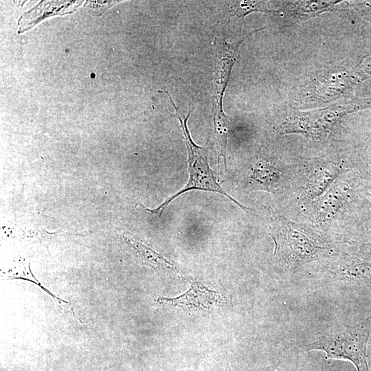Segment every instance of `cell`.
<instances>
[{
	"instance_id": "3",
	"label": "cell",
	"mask_w": 371,
	"mask_h": 371,
	"mask_svg": "<svg viewBox=\"0 0 371 371\" xmlns=\"http://www.w3.org/2000/svg\"><path fill=\"white\" fill-rule=\"evenodd\" d=\"M282 225L276 237V251L291 267L295 268L312 261L324 251V243L317 236L302 225L282 218Z\"/></svg>"
},
{
	"instance_id": "14",
	"label": "cell",
	"mask_w": 371,
	"mask_h": 371,
	"mask_svg": "<svg viewBox=\"0 0 371 371\" xmlns=\"http://www.w3.org/2000/svg\"><path fill=\"white\" fill-rule=\"evenodd\" d=\"M370 246H371V242H370Z\"/></svg>"
},
{
	"instance_id": "12",
	"label": "cell",
	"mask_w": 371,
	"mask_h": 371,
	"mask_svg": "<svg viewBox=\"0 0 371 371\" xmlns=\"http://www.w3.org/2000/svg\"><path fill=\"white\" fill-rule=\"evenodd\" d=\"M253 1H239L235 3L230 10L232 16H245L254 11H265L259 7V3Z\"/></svg>"
},
{
	"instance_id": "2",
	"label": "cell",
	"mask_w": 371,
	"mask_h": 371,
	"mask_svg": "<svg viewBox=\"0 0 371 371\" xmlns=\"http://www.w3.org/2000/svg\"><path fill=\"white\" fill-rule=\"evenodd\" d=\"M172 105L176 110L175 114H172L168 112L172 117H177L181 123V127L185 137V142L187 146L188 155V169L190 177L185 187L179 192H177L171 197L166 199L157 208L150 210L146 207L142 209L150 212L153 214L161 216L164 210L174 199L181 195L182 194L193 190H205L223 194L229 199L232 202L236 204L243 210H247L246 207L240 204L236 199L230 196L217 182L216 177L212 169L210 167L205 150L194 144L190 135L189 130L187 126V121L191 114L192 110L189 109L188 115L186 116L181 113L179 109L175 106L173 100L170 101Z\"/></svg>"
},
{
	"instance_id": "8",
	"label": "cell",
	"mask_w": 371,
	"mask_h": 371,
	"mask_svg": "<svg viewBox=\"0 0 371 371\" xmlns=\"http://www.w3.org/2000/svg\"><path fill=\"white\" fill-rule=\"evenodd\" d=\"M337 273L351 282L371 286V255L349 259L339 267Z\"/></svg>"
},
{
	"instance_id": "5",
	"label": "cell",
	"mask_w": 371,
	"mask_h": 371,
	"mask_svg": "<svg viewBox=\"0 0 371 371\" xmlns=\"http://www.w3.org/2000/svg\"><path fill=\"white\" fill-rule=\"evenodd\" d=\"M352 108H330L314 113L295 115L284 124V133H302L313 139L324 137L335 126L339 119L352 111Z\"/></svg>"
},
{
	"instance_id": "6",
	"label": "cell",
	"mask_w": 371,
	"mask_h": 371,
	"mask_svg": "<svg viewBox=\"0 0 371 371\" xmlns=\"http://www.w3.org/2000/svg\"><path fill=\"white\" fill-rule=\"evenodd\" d=\"M341 168L334 164H321L310 171L305 181L303 196L307 200H313L322 196L333 185Z\"/></svg>"
},
{
	"instance_id": "9",
	"label": "cell",
	"mask_w": 371,
	"mask_h": 371,
	"mask_svg": "<svg viewBox=\"0 0 371 371\" xmlns=\"http://www.w3.org/2000/svg\"><path fill=\"white\" fill-rule=\"evenodd\" d=\"M215 298L214 292L195 282L183 295L175 298H161V300L173 305L206 307L208 304H211Z\"/></svg>"
},
{
	"instance_id": "1",
	"label": "cell",
	"mask_w": 371,
	"mask_h": 371,
	"mask_svg": "<svg viewBox=\"0 0 371 371\" xmlns=\"http://www.w3.org/2000/svg\"><path fill=\"white\" fill-rule=\"evenodd\" d=\"M371 333L370 324H335L325 330L306 350H322L327 359L346 360L353 363L357 371H370L367 346Z\"/></svg>"
},
{
	"instance_id": "13",
	"label": "cell",
	"mask_w": 371,
	"mask_h": 371,
	"mask_svg": "<svg viewBox=\"0 0 371 371\" xmlns=\"http://www.w3.org/2000/svg\"><path fill=\"white\" fill-rule=\"evenodd\" d=\"M227 371H232V370H230V369L229 368V369H227Z\"/></svg>"
},
{
	"instance_id": "7",
	"label": "cell",
	"mask_w": 371,
	"mask_h": 371,
	"mask_svg": "<svg viewBox=\"0 0 371 371\" xmlns=\"http://www.w3.org/2000/svg\"><path fill=\"white\" fill-rule=\"evenodd\" d=\"M353 190L349 183L339 182L332 186L318 202L319 215L329 218L335 215L352 196Z\"/></svg>"
},
{
	"instance_id": "10",
	"label": "cell",
	"mask_w": 371,
	"mask_h": 371,
	"mask_svg": "<svg viewBox=\"0 0 371 371\" xmlns=\"http://www.w3.org/2000/svg\"><path fill=\"white\" fill-rule=\"evenodd\" d=\"M126 239L127 243L145 259L163 267L170 268L172 267V265L164 258L161 257L158 254L148 249L147 247H145L141 243L135 242L129 238H126Z\"/></svg>"
},
{
	"instance_id": "4",
	"label": "cell",
	"mask_w": 371,
	"mask_h": 371,
	"mask_svg": "<svg viewBox=\"0 0 371 371\" xmlns=\"http://www.w3.org/2000/svg\"><path fill=\"white\" fill-rule=\"evenodd\" d=\"M256 30L243 39L228 43L225 38H216L214 43V98L213 103L214 126L227 125L228 122L223 109V98L229 81L231 71L236 60L238 51L243 41L251 34L265 29Z\"/></svg>"
},
{
	"instance_id": "11",
	"label": "cell",
	"mask_w": 371,
	"mask_h": 371,
	"mask_svg": "<svg viewBox=\"0 0 371 371\" xmlns=\"http://www.w3.org/2000/svg\"><path fill=\"white\" fill-rule=\"evenodd\" d=\"M254 177L257 181L265 184L273 183L280 177V172L269 164H260L254 171Z\"/></svg>"
}]
</instances>
